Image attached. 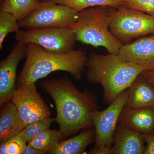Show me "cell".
<instances>
[{"label": "cell", "mask_w": 154, "mask_h": 154, "mask_svg": "<svg viewBox=\"0 0 154 154\" xmlns=\"http://www.w3.org/2000/svg\"><path fill=\"white\" fill-rule=\"evenodd\" d=\"M125 106L133 108L154 107V88L141 73L128 88Z\"/></svg>", "instance_id": "15"}, {"label": "cell", "mask_w": 154, "mask_h": 154, "mask_svg": "<svg viewBox=\"0 0 154 154\" xmlns=\"http://www.w3.org/2000/svg\"><path fill=\"white\" fill-rule=\"evenodd\" d=\"M95 130L86 128L75 136L62 141L50 154H84L86 148L95 142Z\"/></svg>", "instance_id": "16"}, {"label": "cell", "mask_w": 154, "mask_h": 154, "mask_svg": "<svg viewBox=\"0 0 154 154\" xmlns=\"http://www.w3.org/2000/svg\"><path fill=\"white\" fill-rule=\"evenodd\" d=\"M11 101L26 126L50 116V110L38 94L35 83L17 87Z\"/></svg>", "instance_id": "9"}, {"label": "cell", "mask_w": 154, "mask_h": 154, "mask_svg": "<svg viewBox=\"0 0 154 154\" xmlns=\"http://www.w3.org/2000/svg\"><path fill=\"white\" fill-rule=\"evenodd\" d=\"M46 154L44 152L27 145L22 151V154Z\"/></svg>", "instance_id": "26"}, {"label": "cell", "mask_w": 154, "mask_h": 154, "mask_svg": "<svg viewBox=\"0 0 154 154\" xmlns=\"http://www.w3.org/2000/svg\"><path fill=\"white\" fill-rule=\"evenodd\" d=\"M122 5L154 16V0H123Z\"/></svg>", "instance_id": "23"}, {"label": "cell", "mask_w": 154, "mask_h": 154, "mask_svg": "<svg viewBox=\"0 0 154 154\" xmlns=\"http://www.w3.org/2000/svg\"><path fill=\"white\" fill-rule=\"evenodd\" d=\"M17 42L35 43L52 53L63 54L73 49L77 41L75 33L68 28H34L16 33Z\"/></svg>", "instance_id": "7"}, {"label": "cell", "mask_w": 154, "mask_h": 154, "mask_svg": "<svg viewBox=\"0 0 154 154\" xmlns=\"http://www.w3.org/2000/svg\"><path fill=\"white\" fill-rule=\"evenodd\" d=\"M146 143L144 154H154V134H143Z\"/></svg>", "instance_id": "24"}, {"label": "cell", "mask_w": 154, "mask_h": 154, "mask_svg": "<svg viewBox=\"0 0 154 154\" xmlns=\"http://www.w3.org/2000/svg\"><path fill=\"white\" fill-rule=\"evenodd\" d=\"M26 125L20 117L17 107L12 102L1 107L0 114V143L17 135Z\"/></svg>", "instance_id": "14"}, {"label": "cell", "mask_w": 154, "mask_h": 154, "mask_svg": "<svg viewBox=\"0 0 154 154\" xmlns=\"http://www.w3.org/2000/svg\"><path fill=\"white\" fill-rule=\"evenodd\" d=\"M57 4L65 5L80 12L85 9L105 6L117 9L123 5V0H49Z\"/></svg>", "instance_id": "19"}, {"label": "cell", "mask_w": 154, "mask_h": 154, "mask_svg": "<svg viewBox=\"0 0 154 154\" xmlns=\"http://www.w3.org/2000/svg\"><path fill=\"white\" fill-rule=\"evenodd\" d=\"M114 8L92 7L80 11L76 22L68 27L77 41L94 47L102 46L110 54H118L123 44L110 32V25Z\"/></svg>", "instance_id": "4"}, {"label": "cell", "mask_w": 154, "mask_h": 154, "mask_svg": "<svg viewBox=\"0 0 154 154\" xmlns=\"http://www.w3.org/2000/svg\"><path fill=\"white\" fill-rule=\"evenodd\" d=\"M153 134H154V133H153Z\"/></svg>", "instance_id": "28"}, {"label": "cell", "mask_w": 154, "mask_h": 154, "mask_svg": "<svg viewBox=\"0 0 154 154\" xmlns=\"http://www.w3.org/2000/svg\"><path fill=\"white\" fill-rule=\"evenodd\" d=\"M55 121V118L48 116L30 123L18 135L25 142L28 143L45 131L49 128L51 124Z\"/></svg>", "instance_id": "20"}, {"label": "cell", "mask_w": 154, "mask_h": 154, "mask_svg": "<svg viewBox=\"0 0 154 154\" xmlns=\"http://www.w3.org/2000/svg\"><path fill=\"white\" fill-rule=\"evenodd\" d=\"M20 28L19 21L13 14L0 11V49L3 48V43L9 33H17Z\"/></svg>", "instance_id": "21"}, {"label": "cell", "mask_w": 154, "mask_h": 154, "mask_svg": "<svg viewBox=\"0 0 154 154\" xmlns=\"http://www.w3.org/2000/svg\"><path fill=\"white\" fill-rule=\"evenodd\" d=\"M40 1H43V0H40Z\"/></svg>", "instance_id": "27"}, {"label": "cell", "mask_w": 154, "mask_h": 154, "mask_svg": "<svg viewBox=\"0 0 154 154\" xmlns=\"http://www.w3.org/2000/svg\"><path fill=\"white\" fill-rule=\"evenodd\" d=\"M117 55L122 60L137 65L144 71L154 69V34L123 45Z\"/></svg>", "instance_id": "11"}, {"label": "cell", "mask_w": 154, "mask_h": 154, "mask_svg": "<svg viewBox=\"0 0 154 154\" xmlns=\"http://www.w3.org/2000/svg\"><path fill=\"white\" fill-rule=\"evenodd\" d=\"M42 85L55 103V121L66 137L94 126L91 114L99 108L93 92L79 91L66 76L44 81Z\"/></svg>", "instance_id": "1"}, {"label": "cell", "mask_w": 154, "mask_h": 154, "mask_svg": "<svg viewBox=\"0 0 154 154\" xmlns=\"http://www.w3.org/2000/svg\"><path fill=\"white\" fill-rule=\"evenodd\" d=\"M141 74L149 82L154 88V69L143 71L142 72Z\"/></svg>", "instance_id": "25"}, {"label": "cell", "mask_w": 154, "mask_h": 154, "mask_svg": "<svg viewBox=\"0 0 154 154\" xmlns=\"http://www.w3.org/2000/svg\"><path fill=\"white\" fill-rule=\"evenodd\" d=\"M86 68L88 82L102 86L103 99L109 105L128 89L144 71L137 65L122 60L117 55L95 53L89 54Z\"/></svg>", "instance_id": "3"}, {"label": "cell", "mask_w": 154, "mask_h": 154, "mask_svg": "<svg viewBox=\"0 0 154 154\" xmlns=\"http://www.w3.org/2000/svg\"><path fill=\"white\" fill-rule=\"evenodd\" d=\"M119 125L111 154H144L146 146L143 135L126 125Z\"/></svg>", "instance_id": "12"}, {"label": "cell", "mask_w": 154, "mask_h": 154, "mask_svg": "<svg viewBox=\"0 0 154 154\" xmlns=\"http://www.w3.org/2000/svg\"><path fill=\"white\" fill-rule=\"evenodd\" d=\"M27 44L17 42L9 55L0 63V106L11 101L17 87V70L20 60L26 57Z\"/></svg>", "instance_id": "10"}, {"label": "cell", "mask_w": 154, "mask_h": 154, "mask_svg": "<svg viewBox=\"0 0 154 154\" xmlns=\"http://www.w3.org/2000/svg\"><path fill=\"white\" fill-rule=\"evenodd\" d=\"M27 46L26 61L17 80V87L35 83L57 71L68 72L75 80L82 78L88 59L82 50L57 54L48 52L35 43H28Z\"/></svg>", "instance_id": "2"}, {"label": "cell", "mask_w": 154, "mask_h": 154, "mask_svg": "<svg viewBox=\"0 0 154 154\" xmlns=\"http://www.w3.org/2000/svg\"><path fill=\"white\" fill-rule=\"evenodd\" d=\"M41 2L40 0H2L0 11L13 14L20 21L37 9Z\"/></svg>", "instance_id": "17"}, {"label": "cell", "mask_w": 154, "mask_h": 154, "mask_svg": "<svg viewBox=\"0 0 154 154\" xmlns=\"http://www.w3.org/2000/svg\"><path fill=\"white\" fill-rule=\"evenodd\" d=\"M66 138L59 130L48 128L29 142L28 145L50 154Z\"/></svg>", "instance_id": "18"}, {"label": "cell", "mask_w": 154, "mask_h": 154, "mask_svg": "<svg viewBox=\"0 0 154 154\" xmlns=\"http://www.w3.org/2000/svg\"><path fill=\"white\" fill-rule=\"evenodd\" d=\"M79 13L68 6L43 0L35 11L19 21V24L20 28L26 29L68 28L76 22Z\"/></svg>", "instance_id": "8"}, {"label": "cell", "mask_w": 154, "mask_h": 154, "mask_svg": "<svg viewBox=\"0 0 154 154\" xmlns=\"http://www.w3.org/2000/svg\"><path fill=\"white\" fill-rule=\"evenodd\" d=\"M119 123L126 125L142 134L154 132V107L133 108L125 106Z\"/></svg>", "instance_id": "13"}, {"label": "cell", "mask_w": 154, "mask_h": 154, "mask_svg": "<svg viewBox=\"0 0 154 154\" xmlns=\"http://www.w3.org/2000/svg\"><path fill=\"white\" fill-rule=\"evenodd\" d=\"M109 29L119 41L126 43L138 36L154 34V16L121 5L114 9Z\"/></svg>", "instance_id": "6"}, {"label": "cell", "mask_w": 154, "mask_h": 154, "mask_svg": "<svg viewBox=\"0 0 154 154\" xmlns=\"http://www.w3.org/2000/svg\"><path fill=\"white\" fill-rule=\"evenodd\" d=\"M128 89L105 110L92 112L91 119L95 127L96 139L95 146L89 154H111L119 119L127 99Z\"/></svg>", "instance_id": "5"}, {"label": "cell", "mask_w": 154, "mask_h": 154, "mask_svg": "<svg viewBox=\"0 0 154 154\" xmlns=\"http://www.w3.org/2000/svg\"><path fill=\"white\" fill-rule=\"evenodd\" d=\"M26 143H27L17 135L1 144L0 154H22L23 150L27 146Z\"/></svg>", "instance_id": "22"}]
</instances>
